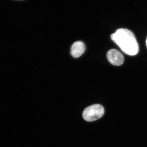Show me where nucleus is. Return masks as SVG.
<instances>
[{
    "instance_id": "f257e3e1",
    "label": "nucleus",
    "mask_w": 147,
    "mask_h": 147,
    "mask_svg": "<svg viewBox=\"0 0 147 147\" xmlns=\"http://www.w3.org/2000/svg\"><path fill=\"white\" fill-rule=\"evenodd\" d=\"M111 39L126 55L134 56L139 51V46L133 33L128 29H118L111 36Z\"/></svg>"
},
{
    "instance_id": "f03ea898",
    "label": "nucleus",
    "mask_w": 147,
    "mask_h": 147,
    "mask_svg": "<svg viewBox=\"0 0 147 147\" xmlns=\"http://www.w3.org/2000/svg\"><path fill=\"white\" fill-rule=\"evenodd\" d=\"M104 109L100 104H94L87 107L84 110L83 117L87 121L97 120L103 116Z\"/></svg>"
},
{
    "instance_id": "7ed1b4c3",
    "label": "nucleus",
    "mask_w": 147,
    "mask_h": 147,
    "mask_svg": "<svg viewBox=\"0 0 147 147\" xmlns=\"http://www.w3.org/2000/svg\"><path fill=\"white\" fill-rule=\"evenodd\" d=\"M107 57L110 63L115 66L121 65L124 62L123 55L116 49L109 50L107 54Z\"/></svg>"
},
{
    "instance_id": "20e7f679",
    "label": "nucleus",
    "mask_w": 147,
    "mask_h": 147,
    "mask_svg": "<svg viewBox=\"0 0 147 147\" xmlns=\"http://www.w3.org/2000/svg\"><path fill=\"white\" fill-rule=\"evenodd\" d=\"M85 44L82 41H78L72 44L71 48V54L74 58H78L82 56L85 52Z\"/></svg>"
},
{
    "instance_id": "39448f33",
    "label": "nucleus",
    "mask_w": 147,
    "mask_h": 147,
    "mask_svg": "<svg viewBox=\"0 0 147 147\" xmlns=\"http://www.w3.org/2000/svg\"><path fill=\"white\" fill-rule=\"evenodd\" d=\"M146 46H147V39H146Z\"/></svg>"
},
{
    "instance_id": "423d86ee",
    "label": "nucleus",
    "mask_w": 147,
    "mask_h": 147,
    "mask_svg": "<svg viewBox=\"0 0 147 147\" xmlns=\"http://www.w3.org/2000/svg\"><path fill=\"white\" fill-rule=\"evenodd\" d=\"M18 1H21V0H18Z\"/></svg>"
}]
</instances>
